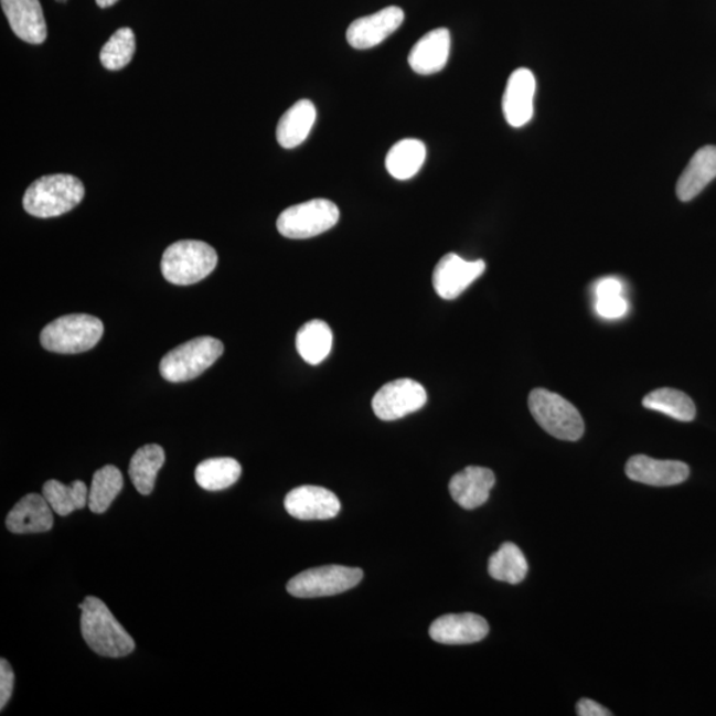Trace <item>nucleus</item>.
<instances>
[{
    "label": "nucleus",
    "mask_w": 716,
    "mask_h": 716,
    "mask_svg": "<svg viewBox=\"0 0 716 716\" xmlns=\"http://www.w3.org/2000/svg\"><path fill=\"white\" fill-rule=\"evenodd\" d=\"M82 633L95 653L109 659H121L133 652L136 643L107 606L97 597L88 596L81 606Z\"/></svg>",
    "instance_id": "1"
},
{
    "label": "nucleus",
    "mask_w": 716,
    "mask_h": 716,
    "mask_svg": "<svg viewBox=\"0 0 716 716\" xmlns=\"http://www.w3.org/2000/svg\"><path fill=\"white\" fill-rule=\"evenodd\" d=\"M83 182L71 174L44 175L24 194L25 212L36 218H54L74 210L84 199Z\"/></svg>",
    "instance_id": "2"
},
{
    "label": "nucleus",
    "mask_w": 716,
    "mask_h": 716,
    "mask_svg": "<svg viewBox=\"0 0 716 716\" xmlns=\"http://www.w3.org/2000/svg\"><path fill=\"white\" fill-rule=\"evenodd\" d=\"M218 254L201 241H180L165 249L161 260L163 278L175 286H192L212 274Z\"/></svg>",
    "instance_id": "3"
},
{
    "label": "nucleus",
    "mask_w": 716,
    "mask_h": 716,
    "mask_svg": "<svg viewBox=\"0 0 716 716\" xmlns=\"http://www.w3.org/2000/svg\"><path fill=\"white\" fill-rule=\"evenodd\" d=\"M104 324L92 314H65L43 328L41 344L45 351L76 354L90 351L101 340Z\"/></svg>",
    "instance_id": "4"
},
{
    "label": "nucleus",
    "mask_w": 716,
    "mask_h": 716,
    "mask_svg": "<svg viewBox=\"0 0 716 716\" xmlns=\"http://www.w3.org/2000/svg\"><path fill=\"white\" fill-rule=\"evenodd\" d=\"M528 407L536 423L549 436L575 442L584 436L586 425L579 410L560 394L537 387L531 392Z\"/></svg>",
    "instance_id": "5"
},
{
    "label": "nucleus",
    "mask_w": 716,
    "mask_h": 716,
    "mask_svg": "<svg viewBox=\"0 0 716 716\" xmlns=\"http://www.w3.org/2000/svg\"><path fill=\"white\" fill-rule=\"evenodd\" d=\"M225 346L218 339L202 336L170 351L160 364L161 376L169 383H186L206 372L218 360Z\"/></svg>",
    "instance_id": "6"
},
{
    "label": "nucleus",
    "mask_w": 716,
    "mask_h": 716,
    "mask_svg": "<svg viewBox=\"0 0 716 716\" xmlns=\"http://www.w3.org/2000/svg\"><path fill=\"white\" fill-rule=\"evenodd\" d=\"M339 218V207L331 201L319 199L286 209L276 227L286 238L308 239L336 226Z\"/></svg>",
    "instance_id": "7"
},
{
    "label": "nucleus",
    "mask_w": 716,
    "mask_h": 716,
    "mask_svg": "<svg viewBox=\"0 0 716 716\" xmlns=\"http://www.w3.org/2000/svg\"><path fill=\"white\" fill-rule=\"evenodd\" d=\"M364 571L360 568H348L343 565H325L297 575L288 581V594L299 599L334 596L357 587L363 580Z\"/></svg>",
    "instance_id": "8"
},
{
    "label": "nucleus",
    "mask_w": 716,
    "mask_h": 716,
    "mask_svg": "<svg viewBox=\"0 0 716 716\" xmlns=\"http://www.w3.org/2000/svg\"><path fill=\"white\" fill-rule=\"evenodd\" d=\"M427 400L425 387L410 378L387 383L373 397L374 414L383 420H396L423 409Z\"/></svg>",
    "instance_id": "9"
},
{
    "label": "nucleus",
    "mask_w": 716,
    "mask_h": 716,
    "mask_svg": "<svg viewBox=\"0 0 716 716\" xmlns=\"http://www.w3.org/2000/svg\"><path fill=\"white\" fill-rule=\"evenodd\" d=\"M484 271V260H464L461 256L450 253L438 261L432 274V286L438 297L455 300L481 278Z\"/></svg>",
    "instance_id": "10"
},
{
    "label": "nucleus",
    "mask_w": 716,
    "mask_h": 716,
    "mask_svg": "<svg viewBox=\"0 0 716 716\" xmlns=\"http://www.w3.org/2000/svg\"><path fill=\"white\" fill-rule=\"evenodd\" d=\"M285 507L299 521H328L339 515L341 503L330 490L319 485H300L288 492Z\"/></svg>",
    "instance_id": "11"
},
{
    "label": "nucleus",
    "mask_w": 716,
    "mask_h": 716,
    "mask_svg": "<svg viewBox=\"0 0 716 716\" xmlns=\"http://www.w3.org/2000/svg\"><path fill=\"white\" fill-rule=\"evenodd\" d=\"M404 11L397 6H391L354 21L346 31L348 43L356 50H370L386 41L404 23Z\"/></svg>",
    "instance_id": "12"
},
{
    "label": "nucleus",
    "mask_w": 716,
    "mask_h": 716,
    "mask_svg": "<svg viewBox=\"0 0 716 716\" xmlns=\"http://www.w3.org/2000/svg\"><path fill=\"white\" fill-rule=\"evenodd\" d=\"M536 78L527 68L512 72L503 96V114L511 127L522 128L534 117Z\"/></svg>",
    "instance_id": "13"
},
{
    "label": "nucleus",
    "mask_w": 716,
    "mask_h": 716,
    "mask_svg": "<svg viewBox=\"0 0 716 716\" xmlns=\"http://www.w3.org/2000/svg\"><path fill=\"white\" fill-rule=\"evenodd\" d=\"M489 623L474 613L446 615L431 623L432 640L444 645H470L488 637Z\"/></svg>",
    "instance_id": "14"
},
{
    "label": "nucleus",
    "mask_w": 716,
    "mask_h": 716,
    "mask_svg": "<svg viewBox=\"0 0 716 716\" xmlns=\"http://www.w3.org/2000/svg\"><path fill=\"white\" fill-rule=\"evenodd\" d=\"M629 479L634 482L654 485V488H669L681 484L690 475L686 463L680 461H660L646 456H634L629 459L626 468Z\"/></svg>",
    "instance_id": "15"
},
{
    "label": "nucleus",
    "mask_w": 716,
    "mask_h": 716,
    "mask_svg": "<svg viewBox=\"0 0 716 716\" xmlns=\"http://www.w3.org/2000/svg\"><path fill=\"white\" fill-rule=\"evenodd\" d=\"M14 34L30 44H42L47 39V23L39 0H0Z\"/></svg>",
    "instance_id": "16"
},
{
    "label": "nucleus",
    "mask_w": 716,
    "mask_h": 716,
    "mask_svg": "<svg viewBox=\"0 0 716 716\" xmlns=\"http://www.w3.org/2000/svg\"><path fill=\"white\" fill-rule=\"evenodd\" d=\"M496 478L490 469L469 466L451 478L450 495L464 510H475L489 501Z\"/></svg>",
    "instance_id": "17"
},
{
    "label": "nucleus",
    "mask_w": 716,
    "mask_h": 716,
    "mask_svg": "<svg viewBox=\"0 0 716 716\" xmlns=\"http://www.w3.org/2000/svg\"><path fill=\"white\" fill-rule=\"evenodd\" d=\"M451 35L448 29L429 32L414 45L409 54V65L418 75L429 76L441 72L449 62Z\"/></svg>",
    "instance_id": "18"
},
{
    "label": "nucleus",
    "mask_w": 716,
    "mask_h": 716,
    "mask_svg": "<svg viewBox=\"0 0 716 716\" xmlns=\"http://www.w3.org/2000/svg\"><path fill=\"white\" fill-rule=\"evenodd\" d=\"M51 505L45 498L38 494H29L17 503L6 517V525L12 534H42L54 527V515Z\"/></svg>",
    "instance_id": "19"
},
{
    "label": "nucleus",
    "mask_w": 716,
    "mask_h": 716,
    "mask_svg": "<svg viewBox=\"0 0 716 716\" xmlns=\"http://www.w3.org/2000/svg\"><path fill=\"white\" fill-rule=\"evenodd\" d=\"M716 179V147L707 146L696 152L676 183V195L688 202L699 195Z\"/></svg>",
    "instance_id": "20"
},
{
    "label": "nucleus",
    "mask_w": 716,
    "mask_h": 716,
    "mask_svg": "<svg viewBox=\"0 0 716 716\" xmlns=\"http://www.w3.org/2000/svg\"><path fill=\"white\" fill-rule=\"evenodd\" d=\"M317 108L310 100H299L281 116L276 138L279 146L285 149H293L307 140L317 121Z\"/></svg>",
    "instance_id": "21"
},
{
    "label": "nucleus",
    "mask_w": 716,
    "mask_h": 716,
    "mask_svg": "<svg viewBox=\"0 0 716 716\" xmlns=\"http://www.w3.org/2000/svg\"><path fill=\"white\" fill-rule=\"evenodd\" d=\"M426 160V147L423 141L406 138L394 143L386 156L385 167L393 179L406 181L413 179Z\"/></svg>",
    "instance_id": "22"
},
{
    "label": "nucleus",
    "mask_w": 716,
    "mask_h": 716,
    "mask_svg": "<svg viewBox=\"0 0 716 716\" xmlns=\"http://www.w3.org/2000/svg\"><path fill=\"white\" fill-rule=\"evenodd\" d=\"M165 451L160 445H146L136 451L129 464L130 481L142 495L152 494L157 474L165 463Z\"/></svg>",
    "instance_id": "23"
},
{
    "label": "nucleus",
    "mask_w": 716,
    "mask_h": 716,
    "mask_svg": "<svg viewBox=\"0 0 716 716\" xmlns=\"http://www.w3.org/2000/svg\"><path fill=\"white\" fill-rule=\"evenodd\" d=\"M333 345V333L323 320L308 321L297 334V350L311 365H319L330 356Z\"/></svg>",
    "instance_id": "24"
},
{
    "label": "nucleus",
    "mask_w": 716,
    "mask_h": 716,
    "mask_svg": "<svg viewBox=\"0 0 716 716\" xmlns=\"http://www.w3.org/2000/svg\"><path fill=\"white\" fill-rule=\"evenodd\" d=\"M242 466L233 458H212L195 469V481L203 490L221 491L239 481Z\"/></svg>",
    "instance_id": "25"
},
{
    "label": "nucleus",
    "mask_w": 716,
    "mask_h": 716,
    "mask_svg": "<svg viewBox=\"0 0 716 716\" xmlns=\"http://www.w3.org/2000/svg\"><path fill=\"white\" fill-rule=\"evenodd\" d=\"M489 574L492 579L515 586V584L522 583L528 574L527 558L516 544L504 543L490 557Z\"/></svg>",
    "instance_id": "26"
},
{
    "label": "nucleus",
    "mask_w": 716,
    "mask_h": 716,
    "mask_svg": "<svg viewBox=\"0 0 716 716\" xmlns=\"http://www.w3.org/2000/svg\"><path fill=\"white\" fill-rule=\"evenodd\" d=\"M43 496L57 515L68 516L88 504L89 490L82 481L64 484L52 479L43 485Z\"/></svg>",
    "instance_id": "27"
},
{
    "label": "nucleus",
    "mask_w": 716,
    "mask_h": 716,
    "mask_svg": "<svg viewBox=\"0 0 716 716\" xmlns=\"http://www.w3.org/2000/svg\"><path fill=\"white\" fill-rule=\"evenodd\" d=\"M646 409L666 414L681 423H692L695 418L696 407L693 399L687 394L672 389V387H661L650 392L642 400Z\"/></svg>",
    "instance_id": "28"
},
{
    "label": "nucleus",
    "mask_w": 716,
    "mask_h": 716,
    "mask_svg": "<svg viewBox=\"0 0 716 716\" xmlns=\"http://www.w3.org/2000/svg\"><path fill=\"white\" fill-rule=\"evenodd\" d=\"M124 478L116 466L107 464L95 472L92 479L88 507L95 514H104L122 491Z\"/></svg>",
    "instance_id": "29"
},
{
    "label": "nucleus",
    "mask_w": 716,
    "mask_h": 716,
    "mask_svg": "<svg viewBox=\"0 0 716 716\" xmlns=\"http://www.w3.org/2000/svg\"><path fill=\"white\" fill-rule=\"evenodd\" d=\"M623 285L619 278L608 276L596 282V312L601 318L616 320L626 317L629 310V303L623 298Z\"/></svg>",
    "instance_id": "30"
},
{
    "label": "nucleus",
    "mask_w": 716,
    "mask_h": 716,
    "mask_svg": "<svg viewBox=\"0 0 716 716\" xmlns=\"http://www.w3.org/2000/svg\"><path fill=\"white\" fill-rule=\"evenodd\" d=\"M136 52L135 32L128 28L117 30L104 44L100 61L105 68L118 71L127 67Z\"/></svg>",
    "instance_id": "31"
},
{
    "label": "nucleus",
    "mask_w": 716,
    "mask_h": 716,
    "mask_svg": "<svg viewBox=\"0 0 716 716\" xmlns=\"http://www.w3.org/2000/svg\"><path fill=\"white\" fill-rule=\"evenodd\" d=\"M15 674L10 662L2 659L0 661V709L8 706L12 693H14Z\"/></svg>",
    "instance_id": "32"
},
{
    "label": "nucleus",
    "mask_w": 716,
    "mask_h": 716,
    "mask_svg": "<svg viewBox=\"0 0 716 716\" xmlns=\"http://www.w3.org/2000/svg\"><path fill=\"white\" fill-rule=\"evenodd\" d=\"M577 715L580 716H609L612 713L599 703L590 699H581L576 706Z\"/></svg>",
    "instance_id": "33"
},
{
    "label": "nucleus",
    "mask_w": 716,
    "mask_h": 716,
    "mask_svg": "<svg viewBox=\"0 0 716 716\" xmlns=\"http://www.w3.org/2000/svg\"><path fill=\"white\" fill-rule=\"evenodd\" d=\"M98 8L108 9L116 4L118 0H96Z\"/></svg>",
    "instance_id": "34"
},
{
    "label": "nucleus",
    "mask_w": 716,
    "mask_h": 716,
    "mask_svg": "<svg viewBox=\"0 0 716 716\" xmlns=\"http://www.w3.org/2000/svg\"><path fill=\"white\" fill-rule=\"evenodd\" d=\"M56 2L65 3L67 0H56Z\"/></svg>",
    "instance_id": "35"
}]
</instances>
